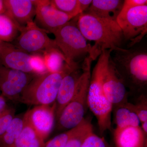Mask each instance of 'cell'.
<instances>
[{
  "instance_id": "1",
  "label": "cell",
  "mask_w": 147,
  "mask_h": 147,
  "mask_svg": "<svg viewBox=\"0 0 147 147\" xmlns=\"http://www.w3.org/2000/svg\"><path fill=\"white\" fill-rule=\"evenodd\" d=\"M76 25L86 39L95 42L89 55L93 61L104 50L121 47L123 36L117 21L83 13L78 15Z\"/></svg>"
},
{
  "instance_id": "2",
  "label": "cell",
  "mask_w": 147,
  "mask_h": 147,
  "mask_svg": "<svg viewBox=\"0 0 147 147\" xmlns=\"http://www.w3.org/2000/svg\"><path fill=\"white\" fill-rule=\"evenodd\" d=\"M110 58L125 86L132 90H141L147 83V51L145 48L113 50Z\"/></svg>"
},
{
  "instance_id": "3",
  "label": "cell",
  "mask_w": 147,
  "mask_h": 147,
  "mask_svg": "<svg viewBox=\"0 0 147 147\" xmlns=\"http://www.w3.org/2000/svg\"><path fill=\"white\" fill-rule=\"evenodd\" d=\"M113 50H104L98 58L91 75L87 97V104L97 119L99 130L103 133L111 127L113 105L103 92L102 75Z\"/></svg>"
},
{
  "instance_id": "4",
  "label": "cell",
  "mask_w": 147,
  "mask_h": 147,
  "mask_svg": "<svg viewBox=\"0 0 147 147\" xmlns=\"http://www.w3.org/2000/svg\"><path fill=\"white\" fill-rule=\"evenodd\" d=\"M76 69L68 67L59 72L48 71L35 75L24 89L19 100L25 104L36 106L54 103L63 77Z\"/></svg>"
},
{
  "instance_id": "5",
  "label": "cell",
  "mask_w": 147,
  "mask_h": 147,
  "mask_svg": "<svg viewBox=\"0 0 147 147\" xmlns=\"http://www.w3.org/2000/svg\"><path fill=\"white\" fill-rule=\"evenodd\" d=\"M92 61L89 55L84 59L82 74L74 96L58 119L57 126L59 129L69 130L79 125L84 119L86 107L88 105L87 97Z\"/></svg>"
},
{
  "instance_id": "6",
  "label": "cell",
  "mask_w": 147,
  "mask_h": 147,
  "mask_svg": "<svg viewBox=\"0 0 147 147\" xmlns=\"http://www.w3.org/2000/svg\"><path fill=\"white\" fill-rule=\"evenodd\" d=\"M53 34L56 45L70 67L78 68L76 59L86 54H91L92 46L88 44L87 40L74 22L69 21Z\"/></svg>"
},
{
  "instance_id": "7",
  "label": "cell",
  "mask_w": 147,
  "mask_h": 147,
  "mask_svg": "<svg viewBox=\"0 0 147 147\" xmlns=\"http://www.w3.org/2000/svg\"><path fill=\"white\" fill-rule=\"evenodd\" d=\"M117 22L120 27L124 39L130 41L129 48L139 43L147 33V5L140 6L120 13Z\"/></svg>"
},
{
  "instance_id": "8",
  "label": "cell",
  "mask_w": 147,
  "mask_h": 147,
  "mask_svg": "<svg viewBox=\"0 0 147 147\" xmlns=\"http://www.w3.org/2000/svg\"><path fill=\"white\" fill-rule=\"evenodd\" d=\"M47 32L38 27L33 21L21 27L20 34L15 40L16 46L25 53L46 52L59 48L55 40L50 39Z\"/></svg>"
},
{
  "instance_id": "9",
  "label": "cell",
  "mask_w": 147,
  "mask_h": 147,
  "mask_svg": "<svg viewBox=\"0 0 147 147\" xmlns=\"http://www.w3.org/2000/svg\"><path fill=\"white\" fill-rule=\"evenodd\" d=\"M35 75L0 66V90L4 96L19 98L24 89Z\"/></svg>"
},
{
  "instance_id": "10",
  "label": "cell",
  "mask_w": 147,
  "mask_h": 147,
  "mask_svg": "<svg viewBox=\"0 0 147 147\" xmlns=\"http://www.w3.org/2000/svg\"><path fill=\"white\" fill-rule=\"evenodd\" d=\"M34 3L36 21L47 32L54 33L72 19L55 9L50 1H34Z\"/></svg>"
},
{
  "instance_id": "11",
  "label": "cell",
  "mask_w": 147,
  "mask_h": 147,
  "mask_svg": "<svg viewBox=\"0 0 147 147\" xmlns=\"http://www.w3.org/2000/svg\"><path fill=\"white\" fill-rule=\"evenodd\" d=\"M102 86L105 96L113 105L122 103L126 99V86L116 70L110 57L103 71Z\"/></svg>"
},
{
  "instance_id": "12",
  "label": "cell",
  "mask_w": 147,
  "mask_h": 147,
  "mask_svg": "<svg viewBox=\"0 0 147 147\" xmlns=\"http://www.w3.org/2000/svg\"><path fill=\"white\" fill-rule=\"evenodd\" d=\"M31 55L9 42L0 41V63L7 68L34 74L31 65Z\"/></svg>"
},
{
  "instance_id": "13",
  "label": "cell",
  "mask_w": 147,
  "mask_h": 147,
  "mask_svg": "<svg viewBox=\"0 0 147 147\" xmlns=\"http://www.w3.org/2000/svg\"><path fill=\"white\" fill-rule=\"evenodd\" d=\"M56 104L36 105L25 114L32 127L45 140L53 130L55 123Z\"/></svg>"
},
{
  "instance_id": "14",
  "label": "cell",
  "mask_w": 147,
  "mask_h": 147,
  "mask_svg": "<svg viewBox=\"0 0 147 147\" xmlns=\"http://www.w3.org/2000/svg\"><path fill=\"white\" fill-rule=\"evenodd\" d=\"M5 13L8 14L20 27L33 21L36 15L34 1L5 0Z\"/></svg>"
},
{
  "instance_id": "15",
  "label": "cell",
  "mask_w": 147,
  "mask_h": 147,
  "mask_svg": "<svg viewBox=\"0 0 147 147\" xmlns=\"http://www.w3.org/2000/svg\"><path fill=\"white\" fill-rule=\"evenodd\" d=\"M82 72L78 69L72 70L63 77L55 101V117L57 120L67 105L72 99Z\"/></svg>"
},
{
  "instance_id": "16",
  "label": "cell",
  "mask_w": 147,
  "mask_h": 147,
  "mask_svg": "<svg viewBox=\"0 0 147 147\" xmlns=\"http://www.w3.org/2000/svg\"><path fill=\"white\" fill-rule=\"evenodd\" d=\"M124 1L93 0L89 8L84 13L98 18L117 21Z\"/></svg>"
},
{
  "instance_id": "17",
  "label": "cell",
  "mask_w": 147,
  "mask_h": 147,
  "mask_svg": "<svg viewBox=\"0 0 147 147\" xmlns=\"http://www.w3.org/2000/svg\"><path fill=\"white\" fill-rule=\"evenodd\" d=\"M114 140L116 147H144L145 134L140 126L117 127Z\"/></svg>"
},
{
  "instance_id": "18",
  "label": "cell",
  "mask_w": 147,
  "mask_h": 147,
  "mask_svg": "<svg viewBox=\"0 0 147 147\" xmlns=\"http://www.w3.org/2000/svg\"><path fill=\"white\" fill-rule=\"evenodd\" d=\"M24 125L19 137L11 147H44L45 142L28 120L24 117Z\"/></svg>"
},
{
  "instance_id": "19",
  "label": "cell",
  "mask_w": 147,
  "mask_h": 147,
  "mask_svg": "<svg viewBox=\"0 0 147 147\" xmlns=\"http://www.w3.org/2000/svg\"><path fill=\"white\" fill-rule=\"evenodd\" d=\"M21 28L8 14L0 13V41L9 42L15 40Z\"/></svg>"
},
{
  "instance_id": "20",
  "label": "cell",
  "mask_w": 147,
  "mask_h": 147,
  "mask_svg": "<svg viewBox=\"0 0 147 147\" xmlns=\"http://www.w3.org/2000/svg\"><path fill=\"white\" fill-rule=\"evenodd\" d=\"M43 58L48 71L59 72L69 67L66 63L62 53L58 48L44 52Z\"/></svg>"
},
{
  "instance_id": "21",
  "label": "cell",
  "mask_w": 147,
  "mask_h": 147,
  "mask_svg": "<svg viewBox=\"0 0 147 147\" xmlns=\"http://www.w3.org/2000/svg\"><path fill=\"white\" fill-rule=\"evenodd\" d=\"M24 125V117H14L5 133L0 137V147H11L21 134Z\"/></svg>"
},
{
  "instance_id": "22",
  "label": "cell",
  "mask_w": 147,
  "mask_h": 147,
  "mask_svg": "<svg viewBox=\"0 0 147 147\" xmlns=\"http://www.w3.org/2000/svg\"><path fill=\"white\" fill-rule=\"evenodd\" d=\"M93 132L90 121L84 119L78 125V129L69 139L65 147H82L86 138Z\"/></svg>"
},
{
  "instance_id": "23",
  "label": "cell",
  "mask_w": 147,
  "mask_h": 147,
  "mask_svg": "<svg viewBox=\"0 0 147 147\" xmlns=\"http://www.w3.org/2000/svg\"><path fill=\"white\" fill-rule=\"evenodd\" d=\"M117 127L139 126L140 121L134 112L124 105L120 107L115 113Z\"/></svg>"
},
{
  "instance_id": "24",
  "label": "cell",
  "mask_w": 147,
  "mask_h": 147,
  "mask_svg": "<svg viewBox=\"0 0 147 147\" xmlns=\"http://www.w3.org/2000/svg\"><path fill=\"white\" fill-rule=\"evenodd\" d=\"M52 5L57 10L73 18L81 14L78 0H52Z\"/></svg>"
},
{
  "instance_id": "25",
  "label": "cell",
  "mask_w": 147,
  "mask_h": 147,
  "mask_svg": "<svg viewBox=\"0 0 147 147\" xmlns=\"http://www.w3.org/2000/svg\"><path fill=\"white\" fill-rule=\"evenodd\" d=\"M78 125L65 132L58 134L45 143L44 147H65L69 139L78 129Z\"/></svg>"
},
{
  "instance_id": "26",
  "label": "cell",
  "mask_w": 147,
  "mask_h": 147,
  "mask_svg": "<svg viewBox=\"0 0 147 147\" xmlns=\"http://www.w3.org/2000/svg\"><path fill=\"white\" fill-rule=\"evenodd\" d=\"M14 110L6 107L0 113V137L5 133L14 118Z\"/></svg>"
},
{
  "instance_id": "27",
  "label": "cell",
  "mask_w": 147,
  "mask_h": 147,
  "mask_svg": "<svg viewBox=\"0 0 147 147\" xmlns=\"http://www.w3.org/2000/svg\"><path fill=\"white\" fill-rule=\"evenodd\" d=\"M124 105L136 114L140 122L147 121V109L146 101L140 102L137 105L127 103Z\"/></svg>"
},
{
  "instance_id": "28",
  "label": "cell",
  "mask_w": 147,
  "mask_h": 147,
  "mask_svg": "<svg viewBox=\"0 0 147 147\" xmlns=\"http://www.w3.org/2000/svg\"><path fill=\"white\" fill-rule=\"evenodd\" d=\"M31 65L36 75L48 71L43 57L38 55H31Z\"/></svg>"
},
{
  "instance_id": "29",
  "label": "cell",
  "mask_w": 147,
  "mask_h": 147,
  "mask_svg": "<svg viewBox=\"0 0 147 147\" xmlns=\"http://www.w3.org/2000/svg\"><path fill=\"white\" fill-rule=\"evenodd\" d=\"M82 147H108L103 138L92 132L86 138Z\"/></svg>"
},
{
  "instance_id": "30",
  "label": "cell",
  "mask_w": 147,
  "mask_h": 147,
  "mask_svg": "<svg viewBox=\"0 0 147 147\" xmlns=\"http://www.w3.org/2000/svg\"><path fill=\"white\" fill-rule=\"evenodd\" d=\"M147 4L146 0H125L120 13H125L131 8L137 6L147 5Z\"/></svg>"
},
{
  "instance_id": "31",
  "label": "cell",
  "mask_w": 147,
  "mask_h": 147,
  "mask_svg": "<svg viewBox=\"0 0 147 147\" xmlns=\"http://www.w3.org/2000/svg\"><path fill=\"white\" fill-rule=\"evenodd\" d=\"M79 1V9L81 13H84V11L88 9L91 4L92 0H78Z\"/></svg>"
},
{
  "instance_id": "32",
  "label": "cell",
  "mask_w": 147,
  "mask_h": 147,
  "mask_svg": "<svg viewBox=\"0 0 147 147\" xmlns=\"http://www.w3.org/2000/svg\"><path fill=\"white\" fill-rule=\"evenodd\" d=\"M7 107L6 102L4 96L0 95V113L3 111Z\"/></svg>"
},
{
  "instance_id": "33",
  "label": "cell",
  "mask_w": 147,
  "mask_h": 147,
  "mask_svg": "<svg viewBox=\"0 0 147 147\" xmlns=\"http://www.w3.org/2000/svg\"><path fill=\"white\" fill-rule=\"evenodd\" d=\"M5 12V8L4 1L0 0V13H4Z\"/></svg>"
},
{
  "instance_id": "34",
  "label": "cell",
  "mask_w": 147,
  "mask_h": 147,
  "mask_svg": "<svg viewBox=\"0 0 147 147\" xmlns=\"http://www.w3.org/2000/svg\"><path fill=\"white\" fill-rule=\"evenodd\" d=\"M142 130L144 131L145 134H147V121L143 122L142 123Z\"/></svg>"
}]
</instances>
